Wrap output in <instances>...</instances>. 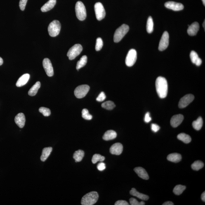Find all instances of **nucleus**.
<instances>
[{
	"mask_svg": "<svg viewBox=\"0 0 205 205\" xmlns=\"http://www.w3.org/2000/svg\"><path fill=\"white\" fill-rule=\"evenodd\" d=\"M130 193L131 195L135 196L138 198L142 200L147 201L149 199L148 196L145 194L140 193L137 191L135 188H132L130 191Z\"/></svg>",
	"mask_w": 205,
	"mask_h": 205,
	"instance_id": "22",
	"label": "nucleus"
},
{
	"mask_svg": "<svg viewBox=\"0 0 205 205\" xmlns=\"http://www.w3.org/2000/svg\"><path fill=\"white\" fill-rule=\"evenodd\" d=\"M167 160L171 162L178 163L182 159L181 155L178 153H173L169 155L167 157Z\"/></svg>",
	"mask_w": 205,
	"mask_h": 205,
	"instance_id": "24",
	"label": "nucleus"
},
{
	"mask_svg": "<svg viewBox=\"0 0 205 205\" xmlns=\"http://www.w3.org/2000/svg\"><path fill=\"white\" fill-rule=\"evenodd\" d=\"M98 194L96 192H92L86 194L81 199L83 205H93L96 203L98 199Z\"/></svg>",
	"mask_w": 205,
	"mask_h": 205,
	"instance_id": "2",
	"label": "nucleus"
},
{
	"mask_svg": "<svg viewBox=\"0 0 205 205\" xmlns=\"http://www.w3.org/2000/svg\"><path fill=\"white\" fill-rule=\"evenodd\" d=\"M134 171L139 177L143 179L148 180L149 179V176L146 170L141 167H138L135 168Z\"/></svg>",
	"mask_w": 205,
	"mask_h": 205,
	"instance_id": "18",
	"label": "nucleus"
},
{
	"mask_svg": "<svg viewBox=\"0 0 205 205\" xmlns=\"http://www.w3.org/2000/svg\"><path fill=\"white\" fill-rule=\"evenodd\" d=\"M156 90L160 98H164L167 95L168 85L164 78L160 76L157 78L155 83Z\"/></svg>",
	"mask_w": 205,
	"mask_h": 205,
	"instance_id": "1",
	"label": "nucleus"
},
{
	"mask_svg": "<svg viewBox=\"0 0 205 205\" xmlns=\"http://www.w3.org/2000/svg\"><path fill=\"white\" fill-rule=\"evenodd\" d=\"M201 199H202V201H204V202H205V192H204L203 193L202 195L201 196Z\"/></svg>",
	"mask_w": 205,
	"mask_h": 205,
	"instance_id": "47",
	"label": "nucleus"
},
{
	"mask_svg": "<svg viewBox=\"0 0 205 205\" xmlns=\"http://www.w3.org/2000/svg\"><path fill=\"white\" fill-rule=\"evenodd\" d=\"M30 78V75L29 74H25L19 78L16 83V86L18 87H21L24 86L27 83Z\"/></svg>",
	"mask_w": 205,
	"mask_h": 205,
	"instance_id": "21",
	"label": "nucleus"
},
{
	"mask_svg": "<svg viewBox=\"0 0 205 205\" xmlns=\"http://www.w3.org/2000/svg\"><path fill=\"white\" fill-rule=\"evenodd\" d=\"M151 129L154 132H157L160 129V127L158 125L152 124L151 125Z\"/></svg>",
	"mask_w": 205,
	"mask_h": 205,
	"instance_id": "43",
	"label": "nucleus"
},
{
	"mask_svg": "<svg viewBox=\"0 0 205 205\" xmlns=\"http://www.w3.org/2000/svg\"><path fill=\"white\" fill-rule=\"evenodd\" d=\"M178 138L179 140L186 144L190 143L192 141V138L189 135L184 133H181L178 135Z\"/></svg>",
	"mask_w": 205,
	"mask_h": 205,
	"instance_id": "28",
	"label": "nucleus"
},
{
	"mask_svg": "<svg viewBox=\"0 0 205 205\" xmlns=\"http://www.w3.org/2000/svg\"><path fill=\"white\" fill-rule=\"evenodd\" d=\"M186 187L185 186L181 185H178L176 186L173 189L174 193L177 195L181 194L185 190Z\"/></svg>",
	"mask_w": 205,
	"mask_h": 205,
	"instance_id": "32",
	"label": "nucleus"
},
{
	"mask_svg": "<svg viewBox=\"0 0 205 205\" xmlns=\"http://www.w3.org/2000/svg\"><path fill=\"white\" fill-rule=\"evenodd\" d=\"M137 52L135 49H131L128 51L126 60V64L128 67H132L137 60Z\"/></svg>",
	"mask_w": 205,
	"mask_h": 205,
	"instance_id": "8",
	"label": "nucleus"
},
{
	"mask_svg": "<svg viewBox=\"0 0 205 205\" xmlns=\"http://www.w3.org/2000/svg\"><path fill=\"white\" fill-rule=\"evenodd\" d=\"M129 30V27L126 24H123L120 27L118 28L115 32L114 36V42L118 43L121 41L127 33Z\"/></svg>",
	"mask_w": 205,
	"mask_h": 205,
	"instance_id": "3",
	"label": "nucleus"
},
{
	"mask_svg": "<svg viewBox=\"0 0 205 205\" xmlns=\"http://www.w3.org/2000/svg\"><path fill=\"white\" fill-rule=\"evenodd\" d=\"M43 68L48 76L51 77L54 75V70L51 61L48 58H45L43 61Z\"/></svg>",
	"mask_w": 205,
	"mask_h": 205,
	"instance_id": "12",
	"label": "nucleus"
},
{
	"mask_svg": "<svg viewBox=\"0 0 205 205\" xmlns=\"http://www.w3.org/2000/svg\"><path fill=\"white\" fill-rule=\"evenodd\" d=\"M103 41L101 38L99 37L96 40V44L95 45V50L97 51H99L102 49L103 46Z\"/></svg>",
	"mask_w": 205,
	"mask_h": 205,
	"instance_id": "37",
	"label": "nucleus"
},
{
	"mask_svg": "<svg viewBox=\"0 0 205 205\" xmlns=\"http://www.w3.org/2000/svg\"><path fill=\"white\" fill-rule=\"evenodd\" d=\"M39 112L42 113L43 116L47 117L51 114V111L49 108L45 107H41L39 109Z\"/></svg>",
	"mask_w": 205,
	"mask_h": 205,
	"instance_id": "38",
	"label": "nucleus"
},
{
	"mask_svg": "<svg viewBox=\"0 0 205 205\" xmlns=\"http://www.w3.org/2000/svg\"><path fill=\"white\" fill-rule=\"evenodd\" d=\"M105 160V157L104 156H102L100 154H95L94 155L92 158V161L93 164H95L98 161H103Z\"/></svg>",
	"mask_w": 205,
	"mask_h": 205,
	"instance_id": "35",
	"label": "nucleus"
},
{
	"mask_svg": "<svg viewBox=\"0 0 205 205\" xmlns=\"http://www.w3.org/2000/svg\"><path fill=\"white\" fill-rule=\"evenodd\" d=\"M166 7L175 11H180L184 8L183 5L181 3H177L173 1H169L164 4Z\"/></svg>",
	"mask_w": 205,
	"mask_h": 205,
	"instance_id": "13",
	"label": "nucleus"
},
{
	"mask_svg": "<svg viewBox=\"0 0 205 205\" xmlns=\"http://www.w3.org/2000/svg\"><path fill=\"white\" fill-rule=\"evenodd\" d=\"M97 169L100 171H103L106 169V165L105 163L101 162L97 165Z\"/></svg>",
	"mask_w": 205,
	"mask_h": 205,
	"instance_id": "42",
	"label": "nucleus"
},
{
	"mask_svg": "<svg viewBox=\"0 0 205 205\" xmlns=\"http://www.w3.org/2000/svg\"><path fill=\"white\" fill-rule=\"evenodd\" d=\"M130 204L131 205H144L145 203L144 201L139 202L136 199L134 198H131L130 199Z\"/></svg>",
	"mask_w": 205,
	"mask_h": 205,
	"instance_id": "39",
	"label": "nucleus"
},
{
	"mask_svg": "<svg viewBox=\"0 0 205 205\" xmlns=\"http://www.w3.org/2000/svg\"><path fill=\"white\" fill-rule=\"evenodd\" d=\"M204 166V163L201 161L198 160L194 161L191 166L192 169L195 171H199Z\"/></svg>",
	"mask_w": 205,
	"mask_h": 205,
	"instance_id": "33",
	"label": "nucleus"
},
{
	"mask_svg": "<svg viewBox=\"0 0 205 205\" xmlns=\"http://www.w3.org/2000/svg\"><path fill=\"white\" fill-rule=\"evenodd\" d=\"M52 150H53V148L51 147H46V148L43 149L41 157V161H45L51 154Z\"/></svg>",
	"mask_w": 205,
	"mask_h": 205,
	"instance_id": "25",
	"label": "nucleus"
},
{
	"mask_svg": "<svg viewBox=\"0 0 205 205\" xmlns=\"http://www.w3.org/2000/svg\"><path fill=\"white\" fill-rule=\"evenodd\" d=\"M88 61V57L86 55H83L81 57L80 60L78 62L76 65V68L77 70L84 67L86 65Z\"/></svg>",
	"mask_w": 205,
	"mask_h": 205,
	"instance_id": "30",
	"label": "nucleus"
},
{
	"mask_svg": "<svg viewBox=\"0 0 205 205\" xmlns=\"http://www.w3.org/2000/svg\"><path fill=\"white\" fill-rule=\"evenodd\" d=\"M184 119V117L182 115L180 114L175 115L171 118L170 121L171 126L173 127H177L181 124Z\"/></svg>",
	"mask_w": 205,
	"mask_h": 205,
	"instance_id": "14",
	"label": "nucleus"
},
{
	"mask_svg": "<svg viewBox=\"0 0 205 205\" xmlns=\"http://www.w3.org/2000/svg\"><path fill=\"white\" fill-rule=\"evenodd\" d=\"M163 205H174V204L173 203L171 202V201H167V202H165L163 203Z\"/></svg>",
	"mask_w": 205,
	"mask_h": 205,
	"instance_id": "46",
	"label": "nucleus"
},
{
	"mask_svg": "<svg viewBox=\"0 0 205 205\" xmlns=\"http://www.w3.org/2000/svg\"><path fill=\"white\" fill-rule=\"evenodd\" d=\"M27 1V0H20V3H19V6H20V9L22 11H24L25 9Z\"/></svg>",
	"mask_w": 205,
	"mask_h": 205,
	"instance_id": "41",
	"label": "nucleus"
},
{
	"mask_svg": "<svg viewBox=\"0 0 205 205\" xmlns=\"http://www.w3.org/2000/svg\"><path fill=\"white\" fill-rule=\"evenodd\" d=\"M84 155V151L81 150H79L76 151L74 153L73 157L75 160L76 162H80L83 159Z\"/></svg>",
	"mask_w": 205,
	"mask_h": 205,
	"instance_id": "27",
	"label": "nucleus"
},
{
	"mask_svg": "<svg viewBox=\"0 0 205 205\" xmlns=\"http://www.w3.org/2000/svg\"><path fill=\"white\" fill-rule=\"evenodd\" d=\"M90 89L87 85H82L77 87L74 91V95L78 98H81L86 96Z\"/></svg>",
	"mask_w": 205,
	"mask_h": 205,
	"instance_id": "7",
	"label": "nucleus"
},
{
	"mask_svg": "<svg viewBox=\"0 0 205 205\" xmlns=\"http://www.w3.org/2000/svg\"><path fill=\"white\" fill-rule=\"evenodd\" d=\"M56 3V0H49L41 7V11L44 12L49 11L53 8Z\"/></svg>",
	"mask_w": 205,
	"mask_h": 205,
	"instance_id": "19",
	"label": "nucleus"
},
{
	"mask_svg": "<svg viewBox=\"0 0 205 205\" xmlns=\"http://www.w3.org/2000/svg\"><path fill=\"white\" fill-rule=\"evenodd\" d=\"M151 120H152V119H151V118L150 117V113L147 112L145 115V121L146 123H149L151 121Z\"/></svg>",
	"mask_w": 205,
	"mask_h": 205,
	"instance_id": "44",
	"label": "nucleus"
},
{
	"mask_svg": "<svg viewBox=\"0 0 205 205\" xmlns=\"http://www.w3.org/2000/svg\"><path fill=\"white\" fill-rule=\"evenodd\" d=\"M115 205H128L129 204L126 201L119 200L115 203Z\"/></svg>",
	"mask_w": 205,
	"mask_h": 205,
	"instance_id": "45",
	"label": "nucleus"
},
{
	"mask_svg": "<svg viewBox=\"0 0 205 205\" xmlns=\"http://www.w3.org/2000/svg\"><path fill=\"white\" fill-rule=\"evenodd\" d=\"M203 125V120L202 117H199L196 121L193 122L192 126L194 129L199 130L202 128Z\"/></svg>",
	"mask_w": 205,
	"mask_h": 205,
	"instance_id": "29",
	"label": "nucleus"
},
{
	"mask_svg": "<svg viewBox=\"0 0 205 205\" xmlns=\"http://www.w3.org/2000/svg\"><path fill=\"white\" fill-rule=\"evenodd\" d=\"M3 63V60L1 57H0V66L2 65Z\"/></svg>",
	"mask_w": 205,
	"mask_h": 205,
	"instance_id": "48",
	"label": "nucleus"
},
{
	"mask_svg": "<svg viewBox=\"0 0 205 205\" xmlns=\"http://www.w3.org/2000/svg\"><path fill=\"white\" fill-rule=\"evenodd\" d=\"M199 25L198 22H194L190 26H189L187 30L188 34L190 36H194L197 34L199 30Z\"/></svg>",
	"mask_w": 205,
	"mask_h": 205,
	"instance_id": "16",
	"label": "nucleus"
},
{
	"mask_svg": "<svg viewBox=\"0 0 205 205\" xmlns=\"http://www.w3.org/2000/svg\"><path fill=\"white\" fill-rule=\"evenodd\" d=\"M194 97L193 95L187 94L185 95L181 99L179 103V107L180 108H183L187 107L194 99Z\"/></svg>",
	"mask_w": 205,
	"mask_h": 205,
	"instance_id": "11",
	"label": "nucleus"
},
{
	"mask_svg": "<svg viewBox=\"0 0 205 205\" xmlns=\"http://www.w3.org/2000/svg\"><path fill=\"white\" fill-rule=\"evenodd\" d=\"M146 29L147 32L150 34L154 30V22L153 19L151 17H149L147 20Z\"/></svg>",
	"mask_w": 205,
	"mask_h": 205,
	"instance_id": "31",
	"label": "nucleus"
},
{
	"mask_svg": "<svg viewBox=\"0 0 205 205\" xmlns=\"http://www.w3.org/2000/svg\"><path fill=\"white\" fill-rule=\"evenodd\" d=\"M106 98V95L105 93L104 92H101L100 93V94L98 95V97L96 99L97 101L99 102H102Z\"/></svg>",
	"mask_w": 205,
	"mask_h": 205,
	"instance_id": "40",
	"label": "nucleus"
},
{
	"mask_svg": "<svg viewBox=\"0 0 205 205\" xmlns=\"http://www.w3.org/2000/svg\"><path fill=\"white\" fill-rule=\"evenodd\" d=\"M123 145L120 143H116L112 145L110 149L111 154L116 155H120L123 151Z\"/></svg>",
	"mask_w": 205,
	"mask_h": 205,
	"instance_id": "15",
	"label": "nucleus"
},
{
	"mask_svg": "<svg viewBox=\"0 0 205 205\" xmlns=\"http://www.w3.org/2000/svg\"><path fill=\"white\" fill-rule=\"evenodd\" d=\"M205 21L204 20V22H203V27L204 28H205Z\"/></svg>",
	"mask_w": 205,
	"mask_h": 205,
	"instance_id": "50",
	"label": "nucleus"
},
{
	"mask_svg": "<svg viewBox=\"0 0 205 205\" xmlns=\"http://www.w3.org/2000/svg\"><path fill=\"white\" fill-rule=\"evenodd\" d=\"M169 44V35L168 32L163 33L160 41L159 49L160 51H163L168 48Z\"/></svg>",
	"mask_w": 205,
	"mask_h": 205,
	"instance_id": "10",
	"label": "nucleus"
},
{
	"mask_svg": "<svg viewBox=\"0 0 205 205\" xmlns=\"http://www.w3.org/2000/svg\"><path fill=\"white\" fill-rule=\"evenodd\" d=\"M117 137V133L112 130H109L107 131L104 135L102 138L105 141H109L113 140Z\"/></svg>",
	"mask_w": 205,
	"mask_h": 205,
	"instance_id": "23",
	"label": "nucleus"
},
{
	"mask_svg": "<svg viewBox=\"0 0 205 205\" xmlns=\"http://www.w3.org/2000/svg\"><path fill=\"white\" fill-rule=\"evenodd\" d=\"M61 29V24L60 21L54 20L50 23L48 27L49 34L52 37H55L60 34Z\"/></svg>",
	"mask_w": 205,
	"mask_h": 205,
	"instance_id": "5",
	"label": "nucleus"
},
{
	"mask_svg": "<svg viewBox=\"0 0 205 205\" xmlns=\"http://www.w3.org/2000/svg\"><path fill=\"white\" fill-rule=\"evenodd\" d=\"M203 4H204V6H205V0H202Z\"/></svg>",
	"mask_w": 205,
	"mask_h": 205,
	"instance_id": "49",
	"label": "nucleus"
},
{
	"mask_svg": "<svg viewBox=\"0 0 205 205\" xmlns=\"http://www.w3.org/2000/svg\"><path fill=\"white\" fill-rule=\"evenodd\" d=\"M15 121L19 127L23 128L25 125L26 119L25 116L22 113H20L17 114L15 117Z\"/></svg>",
	"mask_w": 205,
	"mask_h": 205,
	"instance_id": "17",
	"label": "nucleus"
},
{
	"mask_svg": "<svg viewBox=\"0 0 205 205\" xmlns=\"http://www.w3.org/2000/svg\"><path fill=\"white\" fill-rule=\"evenodd\" d=\"M76 16L79 20L83 21L86 18L87 14L86 8L81 1H78L75 6Z\"/></svg>",
	"mask_w": 205,
	"mask_h": 205,
	"instance_id": "4",
	"label": "nucleus"
},
{
	"mask_svg": "<svg viewBox=\"0 0 205 205\" xmlns=\"http://www.w3.org/2000/svg\"><path fill=\"white\" fill-rule=\"evenodd\" d=\"M41 86V83L39 81L36 82L31 89L29 90L28 94L31 96H34L37 93L38 90L39 89Z\"/></svg>",
	"mask_w": 205,
	"mask_h": 205,
	"instance_id": "26",
	"label": "nucleus"
},
{
	"mask_svg": "<svg viewBox=\"0 0 205 205\" xmlns=\"http://www.w3.org/2000/svg\"><path fill=\"white\" fill-rule=\"evenodd\" d=\"M190 57L192 63L195 64L198 66L201 65V64H202V60L199 58L198 55L195 51H191Z\"/></svg>",
	"mask_w": 205,
	"mask_h": 205,
	"instance_id": "20",
	"label": "nucleus"
},
{
	"mask_svg": "<svg viewBox=\"0 0 205 205\" xmlns=\"http://www.w3.org/2000/svg\"><path fill=\"white\" fill-rule=\"evenodd\" d=\"M102 107L103 108L107 109V110H111L113 109L116 106L114 102L111 101L106 102H103L102 105Z\"/></svg>",
	"mask_w": 205,
	"mask_h": 205,
	"instance_id": "34",
	"label": "nucleus"
},
{
	"mask_svg": "<svg viewBox=\"0 0 205 205\" xmlns=\"http://www.w3.org/2000/svg\"><path fill=\"white\" fill-rule=\"evenodd\" d=\"M82 50V46L80 44H75L69 49L67 54V56L69 60H74L80 55Z\"/></svg>",
	"mask_w": 205,
	"mask_h": 205,
	"instance_id": "6",
	"label": "nucleus"
},
{
	"mask_svg": "<svg viewBox=\"0 0 205 205\" xmlns=\"http://www.w3.org/2000/svg\"><path fill=\"white\" fill-rule=\"evenodd\" d=\"M82 116L83 119L87 120H91L93 118V116L90 114L87 109H84L82 112Z\"/></svg>",
	"mask_w": 205,
	"mask_h": 205,
	"instance_id": "36",
	"label": "nucleus"
},
{
	"mask_svg": "<svg viewBox=\"0 0 205 205\" xmlns=\"http://www.w3.org/2000/svg\"><path fill=\"white\" fill-rule=\"evenodd\" d=\"M94 9L96 18L100 21L105 18L106 12L103 5L100 2H97L94 6Z\"/></svg>",
	"mask_w": 205,
	"mask_h": 205,
	"instance_id": "9",
	"label": "nucleus"
}]
</instances>
